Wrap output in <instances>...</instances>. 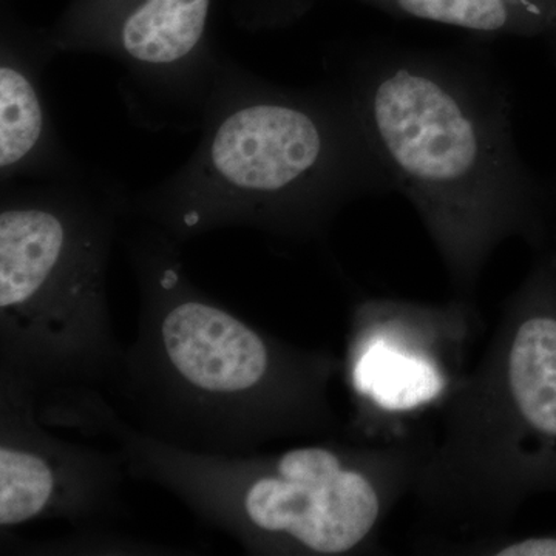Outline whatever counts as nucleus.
Wrapping results in <instances>:
<instances>
[{"instance_id": "f257e3e1", "label": "nucleus", "mask_w": 556, "mask_h": 556, "mask_svg": "<svg viewBox=\"0 0 556 556\" xmlns=\"http://www.w3.org/2000/svg\"><path fill=\"white\" fill-rule=\"evenodd\" d=\"M331 76L460 299L507 239H551L543 190L515 144L506 80L486 51L367 43L340 54Z\"/></svg>"}, {"instance_id": "f03ea898", "label": "nucleus", "mask_w": 556, "mask_h": 556, "mask_svg": "<svg viewBox=\"0 0 556 556\" xmlns=\"http://www.w3.org/2000/svg\"><path fill=\"white\" fill-rule=\"evenodd\" d=\"M121 241L138 327L109 388L135 427L206 455L336 430L329 386L340 358L278 339L211 298L186 273L182 243L156 226L127 217Z\"/></svg>"}, {"instance_id": "7ed1b4c3", "label": "nucleus", "mask_w": 556, "mask_h": 556, "mask_svg": "<svg viewBox=\"0 0 556 556\" xmlns=\"http://www.w3.org/2000/svg\"><path fill=\"white\" fill-rule=\"evenodd\" d=\"M190 159L129 197V217L185 244L248 228L306 243L362 197L394 192L338 84L277 86L229 60L203 112Z\"/></svg>"}, {"instance_id": "20e7f679", "label": "nucleus", "mask_w": 556, "mask_h": 556, "mask_svg": "<svg viewBox=\"0 0 556 556\" xmlns=\"http://www.w3.org/2000/svg\"><path fill=\"white\" fill-rule=\"evenodd\" d=\"M40 419L84 438H109L127 475L159 485L249 555L345 556L375 547L383 519L415 489L426 452L413 444L324 439L278 453L206 455L127 422L100 388L62 390Z\"/></svg>"}, {"instance_id": "39448f33", "label": "nucleus", "mask_w": 556, "mask_h": 556, "mask_svg": "<svg viewBox=\"0 0 556 556\" xmlns=\"http://www.w3.org/2000/svg\"><path fill=\"white\" fill-rule=\"evenodd\" d=\"M0 188V369L38 401L109 387L126 348L110 311V257L130 192L87 170Z\"/></svg>"}, {"instance_id": "423d86ee", "label": "nucleus", "mask_w": 556, "mask_h": 556, "mask_svg": "<svg viewBox=\"0 0 556 556\" xmlns=\"http://www.w3.org/2000/svg\"><path fill=\"white\" fill-rule=\"evenodd\" d=\"M450 393L444 442L415 489L457 525L497 527L556 492V257L511 295L484 361Z\"/></svg>"}, {"instance_id": "0eeeda50", "label": "nucleus", "mask_w": 556, "mask_h": 556, "mask_svg": "<svg viewBox=\"0 0 556 556\" xmlns=\"http://www.w3.org/2000/svg\"><path fill=\"white\" fill-rule=\"evenodd\" d=\"M212 0H79L49 36L54 53L121 65L127 97L163 126H199L228 58L208 39Z\"/></svg>"}, {"instance_id": "6e6552de", "label": "nucleus", "mask_w": 556, "mask_h": 556, "mask_svg": "<svg viewBox=\"0 0 556 556\" xmlns=\"http://www.w3.org/2000/svg\"><path fill=\"white\" fill-rule=\"evenodd\" d=\"M127 470L119 453L56 437L40 420L38 394L0 369V530L38 521L105 529L124 514Z\"/></svg>"}, {"instance_id": "1a4fd4ad", "label": "nucleus", "mask_w": 556, "mask_h": 556, "mask_svg": "<svg viewBox=\"0 0 556 556\" xmlns=\"http://www.w3.org/2000/svg\"><path fill=\"white\" fill-rule=\"evenodd\" d=\"M56 56L49 38L3 33L0 46V185L78 177L51 116L43 70Z\"/></svg>"}, {"instance_id": "9d476101", "label": "nucleus", "mask_w": 556, "mask_h": 556, "mask_svg": "<svg viewBox=\"0 0 556 556\" xmlns=\"http://www.w3.org/2000/svg\"><path fill=\"white\" fill-rule=\"evenodd\" d=\"M351 342L350 375L353 388L372 405L401 412L417 404L437 401L448 390V372L438 365V356L407 336L379 332L357 317Z\"/></svg>"}, {"instance_id": "9b49d317", "label": "nucleus", "mask_w": 556, "mask_h": 556, "mask_svg": "<svg viewBox=\"0 0 556 556\" xmlns=\"http://www.w3.org/2000/svg\"><path fill=\"white\" fill-rule=\"evenodd\" d=\"M388 14L485 35L529 36L556 27V0H361ZM288 16L305 0H283Z\"/></svg>"}, {"instance_id": "f8f14e48", "label": "nucleus", "mask_w": 556, "mask_h": 556, "mask_svg": "<svg viewBox=\"0 0 556 556\" xmlns=\"http://www.w3.org/2000/svg\"><path fill=\"white\" fill-rule=\"evenodd\" d=\"M477 551L495 556H556V530L538 535L493 538L492 543Z\"/></svg>"}]
</instances>
